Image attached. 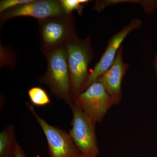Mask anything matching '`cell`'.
<instances>
[{"mask_svg":"<svg viewBox=\"0 0 157 157\" xmlns=\"http://www.w3.org/2000/svg\"><path fill=\"white\" fill-rule=\"evenodd\" d=\"M70 71L72 97L83 92L89 76L88 66L94 57L90 37L81 39L76 36L65 45Z\"/></svg>","mask_w":157,"mask_h":157,"instance_id":"cell-1","label":"cell"},{"mask_svg":"<svg viewBox=\"0 0 157 157\" xmlns=\"http://www.w3.org/2000/svg\"><path fill=\"white\" fill-rule=\"evenodd\" d=\"M45 55L47 59V71L39 78V81L47 86L53 95L70 105L73 102V97L65 46Z\"/></svg>","mask_w":157,"mask_h":157,"instance_id":"cell-2","label":"cell"},{"mask_svg":"<svg viewBox=\"0 0 157 157\" xmlns=\"http://www.w3.org/2000/svg\"><path fill=\"white\" fill-rule=\"evenodd\" d=\"M41 50L44 55L63 46L77 36L73 14H65L38 20Z\"/></svg>","mask_w":157,"mask_h":157,"instance_id":"cell-3","label":"cell"},{"mask_svg":"<svg viewBox=\"0 0 157 157\" xmlns=\"http://www.w3.org/2000/svg\"><path fill=\"white\" fill-rule=\"evenodd\" d=\"M73 113L70 135L81 155L86 157H98L99 147L95 133V123L77 105H69Z\"/></svg>","mask_w":157,"mask_h":157,"instance_id":"cell-4","label":"cell"},{"mask_svg":"<svg viewBox=\"0 0 157 157\" xmlns=\"http://www.w3.org/2000/svg\"><path fill=\"white\" fill-rule=\"evenodd\" d=\"M72 102L95 123L101 121L108 110L115 104L104 86L97 81L74 97Z\"/></svg>","mask_w":157,"mask_h":157,"instance_id":"cell-5","label":"cell"},{"mask_svg":"<svg viewBox=\"0 0 157 157\" xmlns=\"http://www.w3.org/2000/svg\"><path fill=\"white\" fill-rule=\"evenodd\" d=\"M26 105L45 134L50 157H78L81 154L69 133L51 125L38 115L31 104L27 103Z\"/></svg>","mask_w":157,"mask_h":157,"instance_id":"cell-6","label":"cell"},{"mask_svg":"<svg viewBox=\"0 0 157 157\" xmlns=\"http://www.w3.org/2000/svg\"><path fill=\"white\" fill-rule=\"evenodd\" d=\"M67 14L60 1L33 0L31 2L20 5L1 13L0 22L17 17H28L37 20Z\"/></svg>","mask_w":157,"mask_h":157,"instance_id":"cell-7","label":"cell"},{"mask_svg":"<svg viewBox=\"0 0 157 157\" xmlns=\"http://www.w3.org/2000/svg\"><path fill=\"white\" fill-rule=\"evenodd\" d=\"M141 24V21L138 18L132 19L128 24L111 37L100 60L90 73L84 90L95 82L98 78L111 67L119 49L121 46L122 43L131 32L139 29Z\"/></svg>","mask_w":157,"mask_h":157,"instance_id":"cell-8","label":"cell"},{"mask_svg":"<svg viewBox=\"0 0 157 157\" xmlns=\"http://www.w3.org/2000/svg\"><path fill=\"white\" fill-rule=\"evenodd\" d=\"M123 48L121 46L112 65L97 79L104 86L107 93L114 100L115 104L122 99L121 85L123 78L128 69L129 65L123 59Z\"/></svg>","mask_w":157,"mask_h":157,"instance_id":"cell-9","label":"cell"},{"mask_svg":"<svg viewBox=\"0 0 157 157\" xmlns=\"http://www.w3.org/2000/svg\"><path fill=\"white\" fill-rule=\"evenodd\" d=\"M16 143L14 127L10 125L0 133V157H14Z\"/></svg>","mask_w":157,"mask_h":157,"instance_id":"cell-10","label":"cell"},{"mask_svg":"<svg viewBox=\"0 0 157 157\" xmlns=\"http://www.w3.org/2000/svg\"><path fill=\"white\" fill-rule=\"evenodd\" d=\"M28 94L31 102L35 106L43 107L51 103L50 98L46 91L38 86L31 88Z\"/></svg>","mask_w":157,"mask_h":157,"instance_id":"cell-11","label":"cell"},{"mask_svg":"<svg viewBox=\"0 0 157 157\" xmlns=\"http://www.w3.org/2000/svg\"><path fill=\"white\" fill-rule=\"evenodd\" d=\"M90 2L89 0H60L66 14H72L73 11H76L80 16L82 15L84 6Z\"/></svg>","mask_w":157,"mask_h":157,"instance_id":"cell-12","label":"cell"},{"mask_svg":"<svg viewBox=\"0 0 157 157\" xmlns=\"http://www.w3.org/2000/svg\"><path fill=\"white\" fill-rule=\"evenodd\" d=\"M33 0H2L0 1V13L20 5L33 2Z\"/></svg>","mask_w":157,"mask_h":157,"instance_id":"cell-13","label":"cell"},{"mask_svg":"<svg viewBox=\"0 0 157 157\" xmlns=\"http://www.w3.org/2000/svg\"><path fill=\"white\" fill-rule=\"evenodd\" d=\"M14 157H27L24 151L17 143L15 145Z\"/></svg>","mask_w":157,"mask_h":157,"instance_id":"cell-14","label":"cell"},{"mask_svg":"<svg viewBox=\"0 0 157 157\" xmlns=\"http://www.w3.org/2000/svg\"><path fill=\"white\" fill-rule=\"evenodd\" d=\"M154 67L155 71L157 77V54L155 56L154 60Z\"/></svg>","mask_w":157,"mask_h":157,"instance_id":"cell-15","label":"cell"},{"mask_svg":"<svg viewBox=\"0 0 157 157\" xmlns=\"http://www.w3.org/2000/svg\"><path fill=\"white\" fill-rule=\"evenodd\" d=\"M78 157H86L85 156L83 155L80 154V155H79V156H78Z\"/></svg>","mask_w":157,"mask_h":157,"instance_id":"cell-16","label":"cell"}]
</instances>
